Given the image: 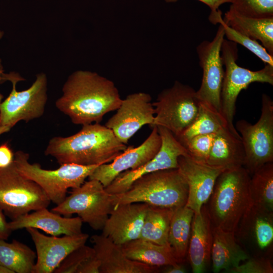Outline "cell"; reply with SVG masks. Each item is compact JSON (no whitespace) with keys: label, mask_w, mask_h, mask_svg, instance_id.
<instances>
[{"label":"cell","mask_w":273,"mask_h":273,"mask_svg":"<svg viewBox=\"0 0 273 273\" xmlns=\"http://www.w3.org/2000/svg\"><path fill=\"white\" fill-rule=\"evenodd\" d=\"M11 233L9 222H7L4 212L0 209V239L7 240Z\"/></svg>","instance_id":"40"},{"label":"cell","mask_w":273,"mask_h":273,"mask_svg":"<svg viewBox=\"0 0 273 273\" xmlns=\"http://www.w3.org/2000/svg\"><path fill=\"white\" fill-rule=\"evenodd\" d=\"M244 160L245 151L241 138L232 132L228 126L218 131L206 163L228 170L243 166Z\"/></svg>","instance_id":"23"},{"label":"cell","mask_w":273,"mask_h":273,"mask_svg":"<svg viewBox=\"0 0 273 273\" xmlns=\"http://www.w3.org/2000/svg\"><path fill=\"white\" fill-rule=\"evenodd\" d=\"M3 35H4V32L3 31H0V39L3 37ZM1 62H2V60L0 59V66H2Z\"/></svg>","instance_id":"45"},{"label":"cell","mask_w":273,"mask_h":273,"mask_svg":"<svg viewBox=\"0 0 273 273\" xmlns=\"http://www.w3.org/2000/svg\"><path fill=\"white\" fill-rule=\"evenodd\" d=\"M237 266L229 270L230 273H272L270 260L265 257L248 258Z\"/></svg>","instance_id":"36"},{"label":"cell","mask_w":273,"mask_h":273,"mask_svg":"<svg viewBox=\"0 0 273 273\" xmlns=\"http://www.w3.org/2000/svg\"><path fill=\"white\" fill-rule=\"evenodd\" d=\"M250 177L252 204L273 211V162L266 163Z\"/></svg>","instance_id":"31"},{"label":"cell","mask_w":273,"mask_h":273,"mask_svg":"<svg viewBox=\"0 0 273 273\" xmlns=\"http://www.w3.org/2000/svg\"><path fill=\"white\" fill-rule=\"evenodd\" d=\"M250 177L243 166L225 170L218 176L207 208L213 226L236 233L252 204Z\"/></svg>","instance_id":"3"},{"label":"cell","mask_w":273,"mask_h":273,"mask_svg":"<svg viewBox=\"0 0 273 273\" xmlns=\"http://www.w3.org/2000/svg\"><path fill=\"white\" fill-rule=\"evenodd\" d=\"M122 100L112 81L96 72L78 70L68 77L55 106L73 123L83 125L101 122Z\"/></svg>","instance_id":"1"},{"label":"cell","mask_w":273,"mask_h":273,"mask_svg":"<svg viewBox=\"0 0 273 273\" xmlns=\"http://www.w3.org/2000/svg\"><path fill=\"white\" fill-rule=\"evenodd\" d=\"M239 226L241 236L250 237L259 249H265L272 244L273 211L252 204Z\"/></svg>","instance_id":"25"},{"label":"cell","mask_w":273,"mask_h":273,"mask_svg":"<svg viewBox=\"0 0 273 273\" xmlns=\"http://www.w3.org/2000/svg\"><path fill=\"white\" fill-rule=\"evenodd\" d=\"M226 126H228V123L220 113L199 102V111L195 120L179 135L175 137L184 146L196 135L216 133Z\"/></svg>","instance_id":"29"},{"label":"cell","mask_w":273,"mask_h":273,"mask_svg":"<svg viewBox=\"0 0 273 273\" xmlns=\"http://www.w3.org/2000/svg\"><path fill=\"white\" fill-rule=\"evenodd\" d=\"M221 24L224 28V36L227 39L240 44L256 55L264 64L273 66V56L258 41L245 36L228 26L223 21L222 15L215 20L214 24Z\"/></svg>","instance_id":"32"},{"label":"cell","mask_w":273,"mask_h":273,"mask_svg":"<svg viewBox=\"0 0 273 273\" xmlns=\"http://www.w3.org/2000/svg\"><path fill=\"white\" fill-rule=\"evenodd\" d=\"M50 203L43 190L18 171L14 160L0 169V209L11 220L47 208Z\"/></svg>","instance_id":"8"},{"label":"cell","mask_w":273,"mask_h":273,"mask_svg":"<svg viewBox=\"0 0 273 273\" xmlns=\"http://www.w3.org/2000/svg\"><path fill=\"white\" fill-rule=\"evenodd\" d=\"M148 206L145 203L117 205L107 219L102 235L118 245L139 238Z\"/></svg>","instance_id":"18"},{"label":"cell","mask_w":273,"mask_h":273,"mask_svg":"<svg viewBox=\"0 0 273 273\" xmlns=\"http://www.w3.org/2000/svg\"><path fill=\"white\" fill-rule=\"evenodd\" d=\"M165 267L163 271L165 273H185L186 272L185 267L180 263L165 266Z\"/></svg>","instance_id":"41"},{"label":"cell","mask_w":273,"mask_h":273,"mask_svg":"<svg viewBox=\"0 0 273 273\" xmlns=\"http://www.w3.org/2000/svg\"><path fill=\"white\" fill-rule=\"evenodd\" d=\"M196 90L178 81L162 90L152 103L155 110L153 126L164 127L175 137L195 120L199 109Z\"/></svg>","instance_id":"11"},{"label":"cell","mask_w":273,"mask_h":273,"mask_svg":"<svg viewBox=\"0 0 273 273\" xmlns=\"http://www.w3.org/2000/svg\"><path fill=\"white\" fill-rule=\"evenodd\" d=\"M115 207V195L108 193L99 181L89 179L73 189L52 211L65 216L76 214L83 222L98 231L103 229Z\"/></svg>","instance_id":"7"},{"label":"cell","mask_w":273,"mask_h":273,"mask_svg":"<svg viewBox=\"0 0 273 273\" xmlns=\"http://www.w3.org/2000/svg\"><path fill=\"white\" fill-rule=\"evenodd\" d=\"M126 148L110 129L100 123H93L82 125L73 135L53 137L44 154L55 158L60 165L90 166L109 163Z\"/></svg>","instance_id":"2"},{"label":"cell","mask_w":273,"mask_h":273,"mask_svg":"<svg viewBox=\"0 0 273 273\" xmlns=\"http://www.w3.org/2000/svg\"><path fill=\"white\" fill-rule=\"evenodd\" d=\"M116 110L105 125L126 145L144 125L153 124L155 110L148 94L139 92L128 95Z\"/></svg>","instance_id":"14"},{"label":"cell","mask_w":273,"mask_h":273,"mask_svg":"<svg viewBox=\"0 0 273 273\" xmlns=\"http://www.w3.org/2000/svg\"><path fill=\"white\" fill-rule=\"evenodd\" d=\"M222 19L225 24L240 33L260 41L273 56V17H250L229 9Z\"/></svg>","instance_id":"24"},{"label":"cell","mask_w":273,"mask_h":273,"mask_svg":"<svg viewBox=\"0 0 273 273\" xmlns=\"http://www.w3.org/2000/svg\"><path fill=\"white\" fill-rule=\"evenodd\" d=\"M173 211L149 205L140 238L159 245H169L168 234Z\"/></svg>","instance_id":"30"},{"label":"cell","mask_w":273,"mask_h":273,"mask_svg":"<svg viewBox=\"0 0 273 273\" xmlns=\"http://www.w3.org/2000/svg\"><path fill=\"white\" fill-rule=\"evenodd\" d=\"M152 128L151 133L142 144L136 148L127 147L111 162L99 165L88 179L97 180L105 188L122 172L136 169L153 158L160 148L161 139L157 127Z\"/></svg>","instance_id":"15"},{"label":"cell","mask_w":273,"mask_h":273,"mask_svg":"<svg viewBox=\"0 0 273 273\" xmlns=\"http://www.w3.org/2000/svg\"><path fill=\"white\" fill-rule=\"evenodd\" d=\"M4 79L12 82V89L0 103V126L12 128L20 121L27 122L42 116L48 100V80L44 73L37 74L32 84L21 91L16 90V84L25 79L18 73H4Z\"/></svg>","instance_id":"10"},{"label":"cell","mask_w":273,"mask_h":273,"mask_svg":"<svg viewBox=\"0 0 273 273\" xmlns=\"http://www.w3.org/2000/svg\"><path fill=\"white\" fill-rule=\"evenodd\" d=\"M29 158L27 153L16 151L14 162L17 169L23 175L36 183L46 193L51 202L56 205L64 200L69 189L80 187L100 165L65 163L61 164L57 169L49 170L42 168L39 163H30Z\"/></svg>","instance_id":"6"},{"label":"cell","mask_w":273,"mask_h":273,"mask_svg":"<svg viewBox=\"0 0 273 273\" xmlns=\"http://www.w3.org/2000/svg\"><path fill=\"white\" fill-rule=\"evenodd\" d=\"M83 221L79 217H63L47 207L22 215L9 222L12 231L33 228L53 236L74 235L82 233Z\"/></svg>","instance_id":"20"},{"label":"cell","mask_w":273,"mask_h":273,"mask_svg":"<svg viewBox=\"0 0 273 273\" xmlns=\"http://www.w3.org/2000/svg\"><path fill=\"white\" fill-rule=\"evenodd\" d=\"M235 128L245 151L243 167L250 175L264 164L273 162V101L269 96L262 94L261 115L256 123L241 119Z\"/></svg>","instance_id":"9"},{"label":"cell","mask_w":273,"mask_h":273,"mask_svg":"<svg viewBox=\"0 0 273 273\" xmlns=\"http://www.w3.org/2000/svg\"><path fill=\"white\" fill-rule=\"evenodd\" d=\"M230 9L253 17H273V0H232Z\"/></svg>","instance_id":"33"},{"label":"cell","mask_w":273,"mask_h":273,"mask_svg":"<svg viewBox=\"0 0 273 273\" xmlns=\"http://www.w3.org/2000/svg\"><path fill=\"white\" fill-rule=\"evenodd\" d=\"M11 128L8 126H0V135L8 132Z\"/></svg>","instance_id":"44"},{"label":"cell","mask_w":273,"mask_h":273,"mask_svg":"<svg viewBox=\"0 0 273 273\" xmlns=\"http://www.w3.org/2000/svg\"><path fill=\"white\" fill-rule=\"evenodd\" d=\"M36 249V259L33 273H52L75 249L85 244L89 238L82 232L63 237L48 236L33 228H26Z\"/></svg>","instance_id":"16"},{"label":"cell","mask_w":273,"mask_h":273,"mask_svg":"<svg viewBox=\"0 0 273 273\" xmlns=\"http://www.w3.org/2000/svg\"><path fill=\"white\" fill-rule=\"evenodd\" d=\"M212 234L211 261L214 272H226L249 257L237 242L235 233L213 226Z\"/></svg>","instance_id":"22"},{"label":"cell","mask_w":273,"mask_h":273,"mask_svg":"<svg viewBox=\"0 0 273 273\" xmlns=\"http://www.w3.org/2000/svg\"><path fill=\"white\" fill-rule=\"evenodd\" d=\"M177 169L188 186L186 206L198 214L210 199L218 176L225 170L195 161L189 155L178 157Z\"/></svg>","instance_id":"17"},{"label":"cell","mask_w":273,"mask_h":273,"mask_svg":"<svg viewBox=\"0 0 273 273\" xmlns=\"http://www.w3.org/2000/svg\"><path fill=\"white\" fill-rule=\"evenodd\" d=\"M36 259V254L26 244L0 239V264L14 273H33Z\"/></svg>","instance_id":"28"},{"label":"cell","mask_w":273,"mask_h":273,"mask_svg":"<svg viewBox=\"0 0 273 273\" xmlns=\"http://www.w3.org/2000/svg\"><path fill=\"white\" fill-rule=\"evenodd\" d=\"M95 255L93 247L85 244L73 250L55 270V273H77L79 267L89 258Z\"/></svg>","instance_id":"35"},{"label":"cell","mask_w":273,"mask_h":273,"mask_svg":"<svg viewBox=\"0 0 273 273\" xmlns=\"http://www.w3.org/2000/svg\"><path fill=\"white\" fill-rule=\"evenodd\" d=\"M213 226L207 207L204 205L198 214H194L187 255L194 273L204 272L211 260Z\"/></svg>","instance_id":"21"},{"label":"cell","mask_w":273,"mask_h":273,"mask_svg":"<svg viewBox=\"0 0 273 273\" xmlns=\"http://www.w3.org/2000/svg\"><path fill=\"white\" fill-rule=\"evenodd\" d=\"M2 81H5L3 66H0V82ZM3 95L0 93V103L3 101Z\"/></svg>","instance_id":"42"},{"label":"cell","mask_w":273,"mask_h":273,"mask_svg":"<svg viewBox=\"0 0 273 273\" xmlns=\"http://www.w3.org/2000/svg\"><path fill=\"white\" fill-rule=\"evenodd\" d=\"M14 153L7 143L0 146V169L7 167L14 160Z\"/></svg>","instance_id":"38"},{"label":"cell","mask_w":273,"mask_h":273,"mask_svg":"<svg viewBox=\"0 0 273 273\" xmlns=\"http://www.w3.org/2000/svg\"><path fill=\"white\" fill-rule=\"evenodd\" d=\"M224 37L223 26L219 24L213 39L202 41L196 48L203 72L201 85L196 92V97L199 102L220 113V93L224 76L220 53Z\"/></svg>","instance_id":"12"},{"label":"cell","mask_w":273,"mask_h":273,"mask_svg":"<svg viewBox=\"0 0 273 273\" xmlns=\"http://www.w3.org/2000/svg\"><path fill=\"white\" fill-rule=\"evenodd\" d=\"M90 241L100 262V273H155L159 271V267L129 259L120 245L102 234L93 235Z\"/></svg>","instance_id":"19"},{"label":"cell","mask_w":273,"mask_h":273,"mask_svg":"<svg viewBox=\"0 0 273 273\" xmlns=\"http://www.w3.org/2000/svg\"><path fill=\"white\" fill-rule=\"evenodd\" d=\"M120 245L128 258L152 266L178 263L169 245H159L139 238Z\"/></svg>","instance_id":"26"},{"label":"cell","mask_w":273,"mask_h":273,"mask_svg":"<svg viewBox=\"0 0 273 273\" xmlns=\"http://www.w3.org/2000/svg\"><path fill=\"white\" fill-rule=\"evenodd\" d=\"M161 139L158 153L149 161L139 168L124 171L119 174L107 187L106 191L111 194L126 192L131 185L141 176L155 171L177 168L178 158L188 155L185 147L166 128L157 126Z\"/></svg>","instance_id":"13"},{"label":"cell","mask_w":273,"mask_h":273,"mask_svg":"<svg viewBox=\"0 0 273 273\" xmlns=\"http://www.w3.org/2000/svg\"><path fill=\"white\" fill-rule=\"evenodd\" d=\"M114 195L115 207L121 204L145 203L174 210L186 205L188 186L177 168L168 169L145 174L126 192Z\"/></svg>","instance_id":"4"},{"label":"cell","mask_w":273,"mask_h":273,"mask_svg":"<svg viewBox=\"0 0 273 273\" xmlns=\"http://www.w3.org/2000/svg\"><path fill=\"white\" fill-rule=\"evenodd\" d=\"M221 58L225 67L220 93L221 113L231 131L241 138L233 124L237 97L243 89L255 82L273 84V66L265 64L260 70L252 71L237 64V44L224 38L221 48Z\"/></svg>","instance_id":"5"},{"label":"cell","mask_w":273,"mask_h":273,"mask_svg":"<svg viewBox=\"0 0 273 273\" xmlns=\"http://www.w3.org/2000/svg\"><path fill=\"white\" fill-rule=\"evenodd\" d=\"M100 262L96 255L88 259L78 269L77 273H100Z\"/></svg>","instance_id":"37"},{"label":"cell","mask_w":273,"mask_h":273,"mask_svg":"<svg viewBox=\"0 0 273 273\" xmlns=\"http://www.w3.org/2000/svg\"><path fill=\"white\" fill-rule=\"evenodd\" d=\"M215 134L197 135L188 140L184 145L188 155L195 161L206 163Z\"/></svg>","instance_id":"34"},{"label":"cell","mask_w":273,"mask_h":273,"mask_svg":"<svg viewBox=\"0 0 273 273\" xmlns=\"http://www.w3.org/2000/svg\"><path fill=\"white\" fill-rule=\"evenodd\" d=\"M0 273H14V272L8 267L0 264Z\"/></svg>","instance_id":"43"},{"label":"cell","mask_w":273,"mask_h":273,"mask_svg":"<svg viewBox=\"0 0 273 273\" xmlns=\"http://www.w3.org/2000/svg\"><path fill=\"white\" fill-rule=\"evenodd\" d=\"M194 211L186 205L174 210L167 242L178 263L184 262L188 253Z\"/></svg>","instance_id":"27"},{"label":"cell","mask_w":273,"mask_h":273,"mask_svg":"<svg viewBox=\"0 0 273 273\" xmlns=\"http://www.w3.org/2000/svg\"><path fill=\"white\" fill-rule=\"evenodd\" d=\"M165 2L175 3L179 0H164ZM206 6L210 9V13H215L219 11V7L225 3H231L232 0H197Z\"/></svg>","instance_id":"39"}]
</instances>
